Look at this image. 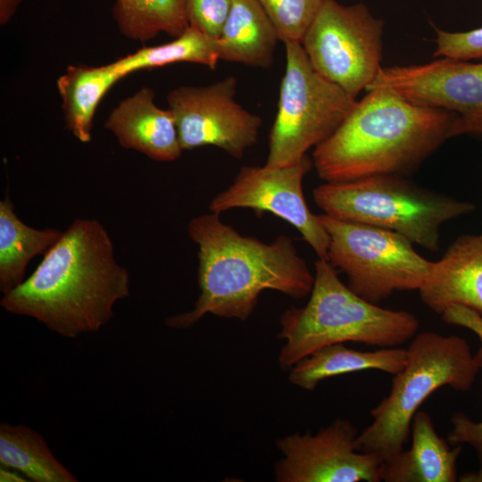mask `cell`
Instances as JSON below:
<instances>
[{
	"label": "cell",
	"mask_w": 482,
	"mask_h": 482,
	"mask_svg": "<svg viewBox=\"0 0 482 482\" xmlns=\"http://www.w3.org/2000/svg\"><path fill=\"white\" fill-rule=\"evenodd\" d=\"M358 429L337 419L317 433H295L277 441L283 458L275 463L278 482H379L383 460L358 451Z\"/></svg>",
	"instance_id": "obj_13"
},
{
	"label": "cell",
	"mask_w": 482,
	"mask_h": 482,
	"mask_svg": "<svg viewBox=\"0 0 482 482\" xmlns=\"http://www.w3.org/2000/svg\"><path fill=\"white\" fill-rule=\"evenodd\" d=\"M312 166L307 154L287 166H243L232 184L212 198L209 210L217 214L235 208L273 213L300 232L318 259L328 261L329 235L303 193V180Z\"/></svg>",
	"instance_id": "obj_12"
},
{
	"label": "cell",
	"mask_w": 482,
	"mask_h": 482,
	"mask_svg": "<svg viewBox=\"0 0 482 482\" xmlns=\"http://www.w3.org/2000/svg\"><path fill=\"white\" fill-rule=\"evenodd\" d=\"M279 40L257 0H233L215 47L220 60L268 69Z\"/></svg>",
	"instance_id": "obj_17"
},
{
	"label": "cell",
	"mask_w": 482,
	"mask_h": 482,
	"mask_svg": "<svg viewBox=\"0 0 482 482\" xmlns=\"http://www.w3.org/2000/svg\"><path fill=\"white\" fill-rule=\"evenodd\" d=\"M418 291L422 303L439 315L453 304L482 314V235L455 239L440 260L432 262Z\"/></svg>",
	"instance_id": "obj_14"
},
{
	"label": "cell",
	"mask_w": 482,
	"mask_h": 482,
	"mask_svg": "<svg viewBox=\"0 0 482 482\" xmlns=\"http://www.w3.org/2000/svg\"><path fill=\"white\" fill-rule=\"evenodd\" d=\"M56 229H37L22 222L9 198L0 202V291L4 295L23 282L27 265L46 254L61 238Z\"/></svg>",
	"instance_id": "obj_20"
},
{
	"label": "cell",
	"mask_w": 482,
	"mask_h": 482,
	"mask_svg": "<svg viewBox=\"0 0 482 482\" xmlns=\"http://www.w3.org/2000/svg\"><path fill=\"white\" fill-rule=\"evenodd\" d=\"M237 79L204 87H179L167 96L182 150L214 145L240 160L256 144L262 120L235 99Z\"/></svg>",
	"instance_id": "obj_11"
},
{
	"label": "cell",
	"mask_w": 482,
	"mask_h": 482,
	"mask_svg": "<svg viewBox=\"0 0 482 482\" xmlns=\"http://www.w3.org/2000/svg\"><path fill=\"white\" fill-rule=\"evenodd\" d=\"M286 71L278 111L269 136L266 163L287 166L300 161L338 128L356 100L314 71L299 42L285 43Z\"/></svg>",
	"instance_id": "obj_7"
},
{
	"label": "cell",
	"mask_w": 482,
	"mask_h": 482,
	"mask_svg": "<svg viewBox=\"0 0 482 482\" xmlns=\"http://www.w3.org/2000/svg\"><path fill=\"white\" fill-rule=\"evenodd\" d=\"M112 15L124 36L140 42L160 32L177 37L189 26L186 0H115Z\"/></svg>",
	"instance_id": "obj_22"
},
{
	"label": "cell",
	"mask_w": 482,
	"mask_h": 482,
	"mask_svg": "<svg viewBox=\"0 0 482 482\" xmlns=\"http://www.w3.org/2000/svg\"><path fill=\"white\" fill-rule=\"evenodd\" d=\"M442 320L451 325L465 328L472 331L481 342V347L476 354L482 368V314L471 308L453 304L441 314ZM452 429L446 440L452 445H470L478 456L482 467V420L474 421L465 413L455 412L451 418Z\"/></svg>",
	"instance_id": "obj_24"
},
{
	"label": "cell",
	"mask_w": 482,
	"mask_h": 482,
	"mask_svg": "<svg viewBox=\"0 0 482 482\" xmlns=\"http://www.w3.org/2000/svg\"><path fill=\"white\" fill-rule=\"evenodd\" d=\"M272 21L279 40L301 43L326 0H257Z\"/></svg>",
	"instance_id": "obj_25"
},
{
	"label": "cell",
	"mask_w": 482,
	"mask_h": 482,
	"mask_svg": "<svg viewBox=\"0 0 482 482\" xmlns=\"http://www.w3.org/2000/svg\"><path fill=\"white\" fill-rule=\"evenodd\" d=\"M122 78L110 63L99 67L71 65L58 79L66 127L80 142H90L96 107L105 93Z\"/></svg>",
	"instance_id": "obj_19"
},
{
	"label": "cell",
	"mask_w": 482,
	"mask_h": 482,
	"mask_svg": "<svg viewBox=\"0 0 482 482\" xmlns=\"http://www.w3.org/2000/svg\"><path fill=\"white\" fill-rule=\"evenodd\" d=\"M373 88L455 113L449 138L482 135V62L440 57L421 64L381 67L367 90Z\"/></svg>",
	"instance_id": "obj_10"
},
{
	"label": "cell",
	"mask_w": 482,
	"mask_h": 482,
	"mask_svg": "<svg viewBox=\"0 0 482 482\" xmlns=\"http://www.w3.org/2000/svg\"><path fill=\"white\" fill-rule=\"evenodd\" d=\"M330 242L328 262L348 278V287L378 304L395 292L419 290L431 268L413 243L392 230L318 215Z\"/></svg>",
	"instance_id": "obj_8"
},
{
	"label": "cell",
	"mask_w": 482,
	"mask_h": 482,
	"mask_svg": "<svg viewBox=\"0 0 482 482\" xmlns=\"http://www.w3.org/2000/svg\"><path fill=\"white\" fill-rule=\"evenodd\" d=\"M461 482H482V467L477 471L467 472L458 478Z\"/></svg>",
	"instance_id": "obj_30"
},
{
	"label": "cell",
	"mask_w": 482,
	"mask_h": 482,
	"mask_svg": "<svg viewBox=\"0 0 482 482\" xmlns=\"http://www.w3.org/2000/svg\"><path fill=\"white\" fill-rule=\"evenodd\" d=\"M411 446L383 461L381 481L385 482H455L457 461L462 445L452 448L441 437L430 415L418 411L411 421Z\"/></svg>",
	"instance_id": "obj_16"
},
{
	"label": "cell",
	"mask_w": 482,
	"mask_h": 482,
	"mask_svg": "<svg viewBox=\"0 0 482 482\" xmlns=\"http://www.w3.org/2000/svg\"><path fill=\"white\" fill-rule=\"evenodd\" d=\"M456 114L373 88L315 146L313 166L326 182L412 173L446 139Z\"/></svg>",
	"instance_id": "obj_3"
},
{
	"label": "cell",
	"mask_w": 482,
	"mask_h": 482,
	"mask_svg": "<svg viewBox=\"0 0 482 482\" xmlns=\"http://www.w3.org/2000/svg\"><path fill=\"white\" fill-rule=\"evenodd\" d=\"M129 276L96 220L75 219L35 271L4 295L8 312L36 319L66 338L96 332L129 296Z\"/></svg>",
	"instance_id": "obj_1"
},
{
	"label": "cell",
	"mask_w": 482,
	"mask_h": 482,
	"mask_svg": "<svg viewBox=\"0 0 482 482\" xmlns=\"http://www.w3.org/2000/svg\"><path fill=\"white\" fill-rule=\"evenodd\" d=\"M406 362L407 349L382 347L362 352L344 344H334L320 348L296 362L290 369L288 378L293 385L312 391L320 381L347 373L376 370L395 375Z\"/></svg>",
	"instance_id": "obj_18"
},
{
	"label": "cell",
	"mask_w": 482,
	"mask_h": 482,
	"mask_svg": "<svg viewBox=\"0 0 482 482\" xmlns=\"http://www.w3.org/2000/svg\"><path fill=\"white\" fill-rule=\"evenodd\" d=\"M233 0H186L189 25L217 39L230 12Z\"/></svg>",
	"instance_id": "obj_27"
},
{
	"label": "cell",
	"mask_w": 482,
	"mask_h": 482,
	"mask_svg": "<svg viewBox=\"0 0 482 482\" xmlns=\"http://www.w3.org/2000/svg\"><path fill=\"white\" fill-rule=\"evenodd\" d=\"M310 295L303 307H291L280 316L278 337L286 343L278 362L283 370L334 344L396 347L411 339L420 326L412 313L382 308L355 294L325 260L315 262Z\"/></svg>",
	"instance_id": "obj_4"
},
{
	"label": "cell",
	"mask_w": 482,
	"mask_h": 482,
	"mask_svg": "<svg viewBox=\"0 0 482 482\" xmlns=\"http://www.w3.org/2000/svg\"><path fill=\"white\" fill-rule=\"evenodd\" d=\"M187 233L198 247L200 295L191 311L166 319L170 328H189L208 313L245 320L266 289L294 299L311 294L314 276L288 236L264 243L241 235L212 212L191 219Z\"/></svg>",
	"instance_id": "obj_2"
},
{
	"label": "cell",
	"mask_w": 482,
	"mask_h": 482,
	"mask_svg": "<svg viewBox=\"0 0 482 482\" xmlns=\"http://www.w3.org/2000/svg\"><path fill=\"white\" fill-rule=\"evenodd\" d=\"M22 0H0V23L6 24L17 11Z\"/></svg>",
	"instance_id": "obj_28"
},
{
	"label": "cell",
	"mask_w": 482,
	"mask_h": 482,
	"mask_svg": "<svg viewBox=\"0 0 482 482\" xmlns=\"http://www.w3.org/2000/svg\"><path fill=\"white\" fill-rule=\"evenodd\" d=\"M384 26L364 4L326 0L301 45L314 71L355 99L382 67Z\"/></svg>",
	"instance_id": "obj_9"
},
{
	"label": "cell",
	"mask_w": 482,
	"mask_h": 482,
	"mask_svg": "<svg viewBox=\"0 0 482 482\" xmlns=\"http://www.w3.org/2000/svg\"><path fill=\"white\" fill-rule=\"evenodd\" d=\"M482 235V234H481Z\"/></svg>",
	"instance_id": "obj_31"
},
{
	"label": "cell",
	"mask_w": 482,
	"mask_h": 482,
	"mask_svg": "<svg viewBox=\"0 0 482 482\" xmlns=\"http://www.w3.org/2000/svg\"><path fill=\"white\" fill-rule=\"evenodd\" d=\"M313 200L325 214L399 233L430 252L439 250L445 222L472 212L475 205L422 187L399 175H373L326 182Z\"/></svg>",
	"instance_id": "obj_6"
},
{
	"label": "cell",
	"mask_w": 482,
	"mask_h": 482,
	"mask_svg": "<svg viewBox=\"0 0 482 482\" xmlns=\"http://www.w3.org/2000/svg\"><path fill=\"white\" fill-rule=\"evenodd\" d=\"M0 463L35 482L78 481L54 456L45 438L23 424H0Z\"/></svg>",
	"instance_id": "obj_21"
},
{
	"label": "cell",
	"mask_w": 482,
	"mask_h": 482,
	"mask_svg": "<svg viewBox=\"0 0 482 482\" xmlns=\"http://www.w3.org/2000/svg\"><path fill=\"white\" fill-rule=\"evenodd\" d=\"M19 471L13 469L2 467L0 469V481L1 482H25L28 479L24 478L18 473Z\"/></svg>",
	"instance_id": "obj_29"
},
{
	"label": "cell",
	"mask_w": 482,
	"mask_h": 482,
	"mask_svg": "<svg viewBox=\"0 0 482 482\" xmlns=\"http://www.w3.org/2000/svg\"><path fill=\"white\" fill-rule=\"evenodd\" d=\"M481 369L466 339L434 331L416 334L404 368L394 375L389 394L370 411L372 422L357 436L358 451L383 461L400 453L421 403L443 386L469 391Z\"/></svg>",
	"instance_id": "obj_5"
},
{
	"label": "cell",
	"mask_w": 482,
	"mask_h": 482,
	"mask_svg": "<svg viewBox=\"0 0 482 482\" xmlns=\"http://www.w3.org/2000/svg\"><path fill=\"white\" fill-rule=\"evenodd\" d=\"M434 29L436 33L434 57L482 59V27L467 31H446L435 26Z\"/></svg>",
	"instance_id": "obj_26"
},
{
	"label": "cell",
	"mask_w": 482,
	"mask_h": 482,
	"mask_svg": "<svg viewBox=\"0 0 482 482\" xmlns=\"http://www.w3.org/2000/svg\"><path fill=\"white\" fill-rule=\"evenodd\" d=\"M219 60L215 39L189 25L174 40L160 46L143 47L112 64L125 77L136 71L182 62L202 64L213 70Z\"/></svg>",
	"instance_id": "obj_23"
},
{
	"label": "cell",
	"mask_w": 482,
	"mask_h": 482,
	"mask_svg": "<svg viewBox=\"0 0 482 482\" xmlns=\"http://www.w3.org/2000/svg\"><path fill=\"white\" fill-rule=\"evenodd\" d=\"M154 92L143 87L123 100L110 113L104 128L121 146L138 151L152 160L172 162L182 153L172 112L154 104Z\"/></svg>",
	"instance_id": "obj_15"
}]
</instances>
